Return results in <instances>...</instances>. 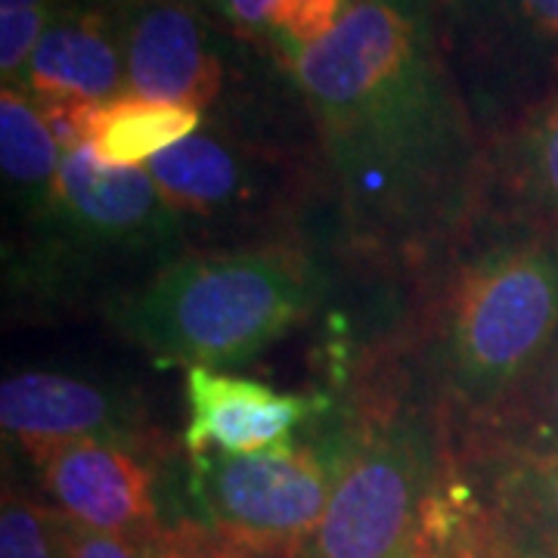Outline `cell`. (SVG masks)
Returning a JSON list of instances; mask_svg holds the SVG:
<instances>
[{
  "label": "cell",
  "mask_w": 558,
  "mask_h": 558,
  "mask_svg": "<svg viewBox=\"0 0 558 558\" xmlns=\"http://www.w3.org/2000/svg\"><path fill=\"white\" fill-rule=\"evenodd\" d=\"M295 81L357 248L418 264L478 227L484 137L435 0H351L295 53Z\"/></svg>",
  "instance_id": "1"
},
{
  "label": "cell",
  "mask_w": 558,
  "mask_h": 558,
  "mask_svg": "<svg viewBox=\"0 0 558 558\" xmlns=\"http://www.w3.org/2000/svg\"><path fill=\"white\" fill-rule=\"evenodd\" d=\"M341 462L292 444L236 457L205 453L193 459L190 494L223 546L292 558L323 519Z\"/></svg>",
  "instance_id": "7"
},
{
  "label": "cell",
  "mask_w": 558,
  "mask_h": 558,
  "mask_svg": "<svg viewBox=\"0 0 558 558\" xmlns=\"http://www.w3.org/2000/svg\"><path fill=\"white\" fill-rule=\"evenodd\" d=\"M211 558H264V556H252V553H240V549H230V546H223L218 556Z\"/></svg>",
  "instance_id": "22"
},
{
  "label": "cell",
  "mask_w": 558,
  "mask_h": 558,
  "mask_svg": "<svg viewBox=\"0 0 558 558\" xmlns=\"http://www.w3.org/2000/svg\"><path fill=\"white\" fill-rule=\"evenodd\" d=\"M487 499L506 553L558 556V457L487 453Z\"/></svg>",
  "instance_id": "16"
},
{
  "label": "cell",
  "mask_w": 558,
  "mask_h": 558,
  "mask_svg": "<svg viewBox=\"0 0 558 558\" xmlns=\"http://www.w3.org/2000/svg\"><path fill=\"white\" fill-rule=\"evenodd\" d=\"M400 558H418V556H416V549H410V553H403Z\"/></svg>",
  "instance_id": "24"
},
{
  "label": "cell",
  "mask_w": 558,
  "mask_h": 558,
  "mask_svg": "<svg viewBox=\"0 0 558 558\" xmlns=\"http://www.w3.org/2000/svg\"><path fill=\"white\" fill-rule=\"evenodd\" d=\"M190 391V457L205 453H258L289 444L301 422L314 416L319 400L274 391L260 381L223 376L218 369H186Z\"/></svg>",
  "instance_id": "13"
},
{
  "label": "cell",
  "mask_w": 558,
  "mask_h": 558,
  "mask_svg": "<svg viewBox=\"0 0 558 558\" xmlns=\"http://www.w3.org/2000/svg\"><path fill=\"white\" fill-rule=\"evenodd\" d=\"M119 35L131 94L196 112L218 102L227 72L193 7L183 0H128Z\"/></svg>",
  "instance_id": "9"
},
{
  "label": "cell",
  "mask_w": 558,
  "mask_h": 558,
  "mask_svg": "<svg viewBox=\"0 0 558 558\" xmlns=\"http://www.w3.org/2000/svg\"><path fill=\"white\" fill-rule=\"evenodd\" d=\"M484 146L558 87V0H435Z\"/></svg>",
  "instance_id": "5"
},
{
  "label": "cell",
  "mask_w": 558,
  "mask_h": 558,
  "mask_svg": "<svg viewBox=\"0 0 558 558\" xmlns=\"http://www.w3.org/2000/svg\"><path fill=\"white\" fill-rule=\"evenodd\" d=\"M475 447L512 457H558V336L521 385L484 418Z\"/></svg>",
  "instance_id": "18"
},
{
  "label": "cell",
  "mask_w": 558,
  "mask_h": 558,
  "mask_svg": "<svg viewBox=\"0 0 558 558\" xmlns=\"http://www.w3.org/2000/svg\"><path fill=\"white\" fill-rule=\"evenodd\" d=\"M435 475V438L418 418H398L351 450L319 524L292 558H400L413 549Z\"/></svg>",
  "instance_id": "8"
},
{
  "label": "cell",
  "mask_w": 558,
  "mask_h": 558,
  "mask_svg": "<svg viewBox=\"0 0 558 558\" xmlns=\"http://www.w3.org/2000/svg\"><path fill=\"white\" fill-rule=\"evenodd\" d=\"M146 171L178 215L186 242H223L230 252L282 245L267 233L292 215L295 180L274 153L199 128L146 161Z\"/></svg>",
  "instance_id": "6"
},
{
  "label": "cell",
  "mask_w": 558,
  "mask_h": 558,
  "mask_svg": "<svg viewBox=\"0 0 558 558\" xmlns=\"http://www.w3.org/2000/svg\"><path fill=\"white\" fill-rule=\"evenodd\" d=\"M16 87L38 106H87L131 94L119 28L100 13H57Z\"/></svg>",
  "instance_id": "14"
},
{
  "label": "cell",
  "mask_w": 558,
  "mask_h": 558,
  "mask_svg": "<svg viewBox=\"0 0 558 558\" xmlns=\"http://www.w3.org/2000/svg\"><path fill=\"white\" fill-rule=\"evenodd\" d=\"M558 336V240L499 230L462 264L435 344V385L475 432Z\"/></svg>",
  "instance_id": "3"
},
{
  "label": "cell",
  "mask_w": 558,
  "mask_h": 558,
  "mask_svg": "<svg viewBox=\"0 0 558 558\" xmlns=\"http://www.w3.org/2000/svg\"><path fill=\"white\" fill-rule=\"evenodd\" d=\"M38 465L69 521L137 546L159 543L153 475L121 444L78 440L53 450Z\"/></svg>",
  "instance_id": "11"
},
{
  "label": "cell",
  "mask_w": 558,
  "mask_h": 558,
  "mask_svg": "<svg viewBox=\"0 0 558 558\" xmlns=\"http://www.w3.org/2000/svg\"><path fill=\"white\" fill-rule=\"evenodd\" d=\"M137 403L100 381L32 369L0 385V425L35 462L78 440H137Z\"/></svg>",
  "instance_id": "10"
},
{
  "label": "cell",
  "mask_w": 558,
  "mask_h": 558,
  "mask_svg": "<svg viewBox=\"0 0 558 558\" xmlns=\"http://www.w3.org/2000/svg\"><path fill=\"white\" fill-rule=\"evenodd\" d=\"M233 20L274 35L301 53L304 47L326 38L344 13V0H223Z\"/></svg>",
  "instance_id": "19"
},
{
  "label": "cell",
  "mask_w": 558,
  "mask_h": 558,
  "mask_svg": "<svg viewBox=\"0 0 558 558\" xmlns=\"http://www.w3.org/2000/svg\"><path fill=\"white\" fill-rule=\"evenodd\" d=\"M40 112L62 149L90 146L97 159L116 168L146 165L202 128L196 109L143 100L137 94L87 106H40Z\"/></svg>",
  "instance_id": "15"
},
{
  "label": "cell",
  "mask_w": 558,
  "mask_h": 558,
  "mask_svg": "<svg viewBox=\"0 0 558 558\" xmlns=\"http://www.w3.org/2000/svg\"><path fill=\"white\" fill-rule=\"evenodd\" d=\"M62 146L53 137L40 106L20 87L0 94V165L7 183V202L25 220H35L50 205Z\"/></svg>",
  "instance_id": "17"
},
{
  "label": "cell",
  "mask_w": 558,
  "mask_h": 558,
  "mask_svg": "<svg viewBox=\"0 0 558 558\" xmlns=\"http://www.w3.org/2000/svg\"><path fill=\"white\" fill-rule=\"evenodd\" d=\"M558 240V87L484 146L478 223Z\"/></svg>",
  "instance_id": "12"
},
{
  "label": "cell",
  "mask_w": 558,
  "mask_h": 558,
  "mask_svg": "<svg viewBox=\"0 0 558 558\" xmlns=\"http://www.w3.org/2000/svg\"><path fill=\"white\" fill-rule=\"evenodd\" d=\"M506 558H558V556H512V553H506Z\"/></svg>",
  "instance_id": "23"
},
{
  "label": "cell",
  "mask_w": 558,
  "mask_h": 558,
  "mask_svg": "<svg viewBox=\"0 0 558 558\" xmlns=\"http://www.w3.org/2000/svg\"><path fill=\"white\" fill-rule=\"evenodd\" d=\"M28 223L25 274L44 299H84L106 289L109 307L119 299L112 277L134 292L186 248L178 215L146 165L116 168L90 146L62 149L50 205Z\"/></svg>",
  "instance_id": "4"
},
{
  "label": "cell",
  "mask_w": 558,
  "mask_h": 558,
  "mask_svg": "<svg viewBox=\"0 0 558 558\" xmlns=\"http://www.w3.org/2000/svg\"><path fill=\"white\" fill-rule=\"evenodd\" d=\"M57 539H60V558H153L156 549V543L137 546L69 519H57Z\"/></svg>",
  "instance_id": "21"
},
{
  "label": "cell",
  "mask_w": 558,
  "mask_h": 558,
  "mask_svg": "<svg viewBox=\"0 0 558 558\" xmlns=\"http://www.w3.org/2000/svg\"><path fill=\"white\" fill-rule=\"evenodd\" d=\"M323 270L292 245L196 248L106 307L156 363L218 369L258 357L314 311Z\"/></svg>",
  "instance_id": "2"
},
{
  "label": "cell",
  "mask_w": 558,
  "mask_h": 558,
  "mask_svg": "<svg viewBox=\"0 0 558 558\" xmlns=\"http://www.w3.org/2000/svg\"><path fill=\"white\" fill-rule=\"evenodd\" d=\"M0 558H60L57 515L7 494L0 512Z\"/></svg>",
  "instance_id": "20"
}]
</instances>
